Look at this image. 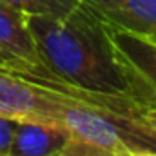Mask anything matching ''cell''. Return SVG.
Wrapping results in <instances>:
<instances>
[{
  "label": "cell",
  "mask_w": 156,
  "mask_h": 156,
  "mask_svg": "<svg viewBox=\"0 0 156 156\" xmlns=\"http://www.w3.org/2000/svg\"><path fill=\"white\" fill-rule=\"evenodd\" d=\"M51 156H116V154H113L109 151H104L100 147H94L91 144L69 138L60 151H56L55 154H51Z\"/></svg>",
  "instance_id": "10"
},
{
  "label": "cell",
  "mask_w": 156,
  "mask_h": 156,
  "mask_svg": "<svg viewBox=\"0 0 156 156\" xmlns=\"http://www.w3.org/2000/svg\"><path fill=\"white\" fill-rule=\"evenodd\" d=\"M109 26L156 37V0H82Z\"/></svg>",
  "instance_id": "6"
},
{
  "label": "cell",
  "mask_w": 156,
  "mask_h": 156,
  "mask_svg": "<svg viewBox=\"0 0 156 156\" xmlns=\"http://www.w3.org/2000/svg\"><path fill=\"white\" fill-rule=\"evenodd\" d=\"M127 78V89L123 93H94L71 87L56 78H49L66 93L75 98L100 109L113 122L118 123L129 136L140 144L156 149V91L149 89L142 82Z\"/></svg>",
  "instance_id": "2"
},
{
  "label": "cell",
  "mask_w": 156,
  "mask_h": 156,
  "mask_svg": "<svg viewBox=\"0 0 156 156\" xmlns=\"http://www.w3.org/2000/svg\"><path fill=\"white\" fill-rule=\"evenodd\" d=\"M16 125H18V120L0 116V156H7V153H9Z\"/></svg>",
  "instance_id": "11"
},
{
  "label": "cell",
  "mask_w": 156,
  "mask_h": 156,
  "mask_svg": "<svg viewBox=\"0 0 156 156\" xmlns=\"http://www.w3.org/2000/svg\"><path fill=\"white\" fill-rule=\"evenodd\" d=\"M62 91L47 78L0 67V116L56 125Z\"/></svg>",
  "instance_id": "4"
},
{
  "label": "cell",
  "mask_w": 156,
  "mask_h": 156,
  "mask_svg": "<svg viewBox=\"0 0 156 156\" xmlns=\"http://www.w3.org/2000/svg\"><path fill=\"white\" fill-rule=\"evenodd\" d=\"M151 38H154V40H156V37H151Z\"/></svg>",
  "instance_id": "14"
},
{
  "label": "cell",
  "mask_w": 156,
  "mask_h": 156,
  "mask_svg": "<svg viewBox=\"0 0 156 156\" xmlns=\"http://www.w3.org/2000/svg\"><path fill=\"white\" fill-rule=\"evenodd\" d=\"M45 78L94 93H123L127 78L116 60L107 24L80 4L66 16L27 15Z\"/></svg>",
  "instance_id": "1"
},
{
  "label": "cell",
  "mask_w": 156,
  "mask_h": 156,
  "mask_svg": "<svg viewBox=\"0 0 156 156\" xmlns=\"http://www.w3.org/2000/svg\"><path fill=\"white\" fill-rule=\"evenodd\" d=\"M0 67L9 69V71H16V73L31 75L29 66H26L22 60H18L16 56H13L11 53H7V51H5V49H2V47H0Z\"/></svg>",
  "instance_id": "12"
},
{
  "label": "cell",
  "mask_w": 156,
  "mask_h": 156,
  "mask_svg": "<svg viewBox=\"0 0 156 156\" xmlns=\"http://www.w3.org/2000/svg\"><path fill=\"white\" fill-rule=\"evenodd\" d=\"M27 15H47V16H66L73 13L82 0H2Z\"/></svg>",
  "instance_id": "9"
},
{
  "label": "cell",
  "mask_w": 156,
  "mask_h": 156,
  "mask_svg": "<svg viewBox=\"0 0 156 156\" xmlns=\"http://www.w3.org/2000/svg\"><path fill=\"white\" fill-rule=\"evenodd\" d=\"M107 31L123 75L156 91V40L145 35L118 29L109 24Z\"/></svg>",
  "instance_id": "5"
},
{
  "label": "cell",
  "mask_w": 156,
  "mask_h": 156,
  "mask_svg": "<svg viewBox=\"0 0 156 156\" xmlns=\"http://www.w3.org/2000/svg\"><path fill=\"white\" fill-rule=\"evenodd\" d=\"M69 134L51 123L42 122H18L7 156H51L60 151Z\"/></svg>",
  "instance_id": "8"
},
{
  "label": "cell",
  "mask_w": 156,
  "mask_h": 156,
  "mask_svg": "<svg viewBox=\"0 0 156 156\" xmlns=\"http://www.w3.org/2000/svg\"><path fill=\"white\" fill-rule=\"evenodd\" d=\"M127 156H156V149H153V147H136Z\"/></svg>",
  "instance_id": "13"
},
{
  "label": "cell",
  "mask_w": 156,
  "mask_h": 156,
  "mask_svg": "<svg viewBox=\"0 0 156 156\" xmlns=\"http://www.w3.org/2000/svg\"><path fill=\"white\" fill-rule=\"evenodd\" d=\"M53 85L60 89L56 83ZM60 91H62V102L58 107L56 125L62 127L69 134V138L91 144L116 156H127L136 147H147L138 140H134L133 136H129L118 123L113 122V118H109L100 109L75 98L64 89Z\"/></svg>",
  "instance_id": "3"
},
{
  "label": "cell",
  "mask_w": 156,
  "mask_h": 156,
  "mask_svg": "<svg viewBox=\"0 0 156 156\" xmlns=\"http://www.w3.org/2000/svg\"><path fill=\"white\" fill-rule=\"evenodd\" d=\"M0 47L29 66L31 75L45 78L47 71L42 66L35 38L27 24V13L0 0Z\"/></svg>",
  "instance_id": "7"
}]
</instances>
